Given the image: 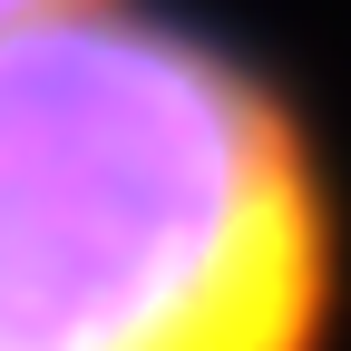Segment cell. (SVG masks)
<instances>
[{"label": "cell", "mask_w": 351, "mask_h": 351, "mask_svg": "<svg viewBox=\"0 0 351 351\" xmlns=\"http://www.w3.org/2000/svg\"><path fill=\"white\" fill-rule=\"evenodd\" d=\"M332 205L234 49L49 10L0 29V351H322Z\"/></svg>", "instance_id": "cell-1"}, {"label": "cell", "mask_w": 351, "mask_h": 351, "mask_svg": "<svg viewBox=\"0 0 351 351\" xmlns=\"http://www.w3.org/2000/svg\"><path fill=\"white\" fill-rule=\"evenodd\" d=\"M49 10H69V0H0V29H29V20H49Z\"/></svg>", "instance_id": "cell-2"}]
</instances>
